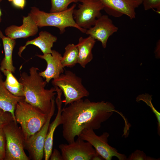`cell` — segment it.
Segmentation results:
<instances>
[{"instance_id":"29","label":"cell","mask_w":160,"mask_h":160,"mask_svg":"<svg viewBox=\"0 0 160 160\" xmlns=\"http://www.w3.org/2000/svg\"><path fill=\"white\" fill-rule=\"evenodd\" d=\"M15 7L23 9L25 5V0H14L11 2Z\"/></svg>"},{"instance_id":"31","label":"cell","mask_w":160,"mask_h":160,"mask_svg":"<svg viewBox=\"0 0 160 160\" xmlns=\"http://www.w3.org/2000/svg\"><path fill=\"white\" fill-rule=\"evenodd\" d=\"M4 157L0 152V160H4Z\"/></svg>"},{"instance_id":"12","label":"cell","mask_w":160,"mask_h":160,"mask_svg":"<svg viewBox=\"0 0 160 160\" xmlns=\"http://www.w3.org/2000/svg\"><path fill=\"white\" fill-rule=\"evenodd\" d=\"M118 30V28L108 15H102L97 19L93 26L87 29L85 33L100 41L103 47L105 48L109 37Z\"/></svg>"},{"instance_id":"21","label":"cell","mask_w":160,"mask_h":160,"mask_svg":"<svg viewBox=\"0 0 160 160\" xmlns=\"http://www.w3.org/2000/svg\"><path fill=\"white\" fill-rule=\"evenodd\" d=\"M78 50L77 45L69 44L65 47L61 63L63 67L72 68L78 63Z\"/></svg>"},{"instance_id":"14","label":"cell","mask_w":160,"mask_h":160,"mask_svg":"<svg viewBox=\"0 0 160 160\" xmlns=\"http://www.w3.org/2000/svg\"><path fill=\"white\" fill-rule=\"evenodd\" d=\"M38 31V27L29 15L23 16V24L20 26L14 25L7 27L4 33L11 39H15L20 38H26L36 35Z\"/></svg>"},{"instance_id":"27","label":"cell","mask_w":160,"mask_h":160,"mask_svg":"<svg viewBox=\"0 0 160 160\" xmlns=\"http://www.w3.org/2000/svg\"><path fill=\"white\" fill-rule=\"evenodd\" d=\"M6 146V138L3 128H0V152L5 157Z\"/></svg>"},{"instance_id":"8","label":"cell","mask_w":160,"mask_h":160,"mask_svg":"<svg viewBox=\"0 0 160 160\" xmlns=\"http://www.w3.org/2000/svg\"><path fill=\"white\" fill-rule=\"evenodd\" d=\"M77 9H74L73 18L76 24L80 27L88 29L93 26L97 18L102 14L101 11L104 6L98 0H79Z\"/></svg>"},{"instance_id":"26","label":"cell","mask_w":160,"mask_h":160,"mask_svg":"<svg viewBox=\"0 0 160 160\" xmlns=\"http://www.w3.org/2000/svg\"><path fill=\"white\" fill-rule=\"evenodd\" d=\"M142 4L145 10L155 9L160 13V0H142Z\"/></svg>"},{"instance_id":"10","label":"cell","mask_w":160,"mask_h":160,"mask_svg":"<svg viewBox=\"0 0 160 160\" xmlns=\"http://www.w3.org/2000/svg\"><path fill=\"white\" fill-rule=\"evenodd\" d=\"M59 148L63 160H92L97 153L89 143L79 137L72 143L60 144Z\"/></svg>"},{"instance_id":"25","label":"cell","mask_w":160,"mask_h":160,"mask_svg":"<svg viewBox=\"0 0 160 160\" xmlns=\"http://www.w3.org/2000/svg\"><path fill=\"white\" fill-rule=\"evenodd\" d=\"M127 160H157V159L147 156L143 151L136 150L129 156Z\"/></svg>"},{"instance_id":"1","label":"cell","mask_w":160,"mask_h":160,"mask_svg":"<svg viewBox=\"0 0 160 160\" xmlns=\"http://www.w3.org/2000/svg\"><path fill=\"white\" fill-rule=\"evenodd\" d=\"M114 112L124 118L109 102H95L88 99L75 101L62 108L63 137L68 143H72L83 130L100 129L102 124L108 120Z\"/></svg>"},{"instance_id":"2","label":"cell","mask_w":160,"mask_h":160,"mask_svg":"<svg viewBox=\"0 0 160 160\" xmlns=\"http://www.w3.org/2000/svg\"><path fill=\"white\" fill-rule=\"evenodd\" d=\"M39 70L37 68L31 67L29 74L23 72L18 81L23 86L24 100L48 114L51 110L52 100L57 94L56 90L55 87L45 89L47 83L39 75Z\"/></svg>"},{"instance_id":"13","label":"cell","mask_w":160,"mask_h":160,"mask_svg":"<svg viewBox=\"0 0 160 160\" xmlns=\"http://www.w3.org/2000/svg\"><path fill=\"white\" fill-rule=\"evenodd\" d=\"M36 55L45 60L47 63V67L45 70L39 72V74L43 78L45 79L47 83L52 79L58 78L63 73L64 67L61 63L62 56L58 51L52 50L50 53Z\"/></svg>"},{"instance_id":"19","label":"cell","mask_w":160,"mask_h":160,"mask_svg":"<svg viewBox=\"0 0 160 160\" xmlns=\"http://www.w3.org/2000/svg\"><path fill=\"white\" fill-rule=\"evenodd\" d=\"M4 52V56L0 64V70L2 72L7 70L15 72L16 68L13 65L12 53L16 45L15 39L4 36L1 39Z\"/></svg>"},{"instance_id":"16","label":"cell","mask_w":160,"mask_h":160,"mask_svg":"<svg viewBox=\"0 0 160 160\" xmlns=\"http://www.w3.org/2000/svg\"><path fill=\"white\" fill-rule=\"evenodd\" d=\"M57 39L56 36H54L47 31H41L39 33V36L36 38L28 41L25 45L19 48L18 54L20 57L21 54L26 47L30 44L33 45L39 48L43 54L50 53L52 50V48L54 43Z\"/></svg>"},{"instance_id":"3","label":"cell","mask_w":160,"mask_h":160,"mask_svg":"<svg viewBox=\"0 0 160 160\" xmlns=\"http://www.w3.org/2000/svg\"><path fill=\"white\" fill-rule=\"evenodd\" d=\"M76 4L74 3L70 7L61 12L47 13L33 7L28 14L32 17L38 27L51 26L58 28L60 34L64 33L65 28L73 27L85 33L87 29L79 27L73 18V12Z\"/></svg>"},{"instance_id":"23","label":"cell","mask_w":160,"mask_h":160,"mask_svg":"<svg viewBox=\"0 0 160 160\" xmlns=\"http://www.w3.org/2000/svg\"><path fill=\"white\" fill-rule=\"evenodd\" d=\"M79 0H51L50 12H56L64 11L68 9L69 5L72 3H76Z\"/></svg>"},{"instance_id":"4","label":"cell","mask_w":160,"mask_h":160,"mask_svg":"<svg viewBox=\"0 0 160 160\" xmlns=\"http://www.w3.org/2000/svg\"><path fill=\"white\" fill-rule=\"evenodd\" d=\"M14 114L17 123L20 125L25 141L40 130L46 122L48 115L28 103L24 99L17 104Z\"/></svg>"},{"instance_id":"5","label":"cell","mask_w":160,"mask_h":160,"mask_svg":"<svg viewBox=\"0 0 160 160\" xmlns=\"http://www.w3.org/2000/svg\"><path fill=\"white\" fill-rule=\"evenodd\" d=\"M52 82L54 87H58L63 92L65 106L89 95L82 83L81 78L69 70L65 71Z\"/></svg>"},{"instance_id":"28","label":"cell","mask_w":160,"mask_h":160,"mask_svg":"<svg viewBox=\"0 0 160 160\" xmlns=\"http://www.w3.org/2000/svg\"><path fill=\"white\" fill-rule=\"evenodd\" d=\"M49 159L50 160H63L61 154L56 149H54L52 151Z\"/></svg>"},{"instance_id":"17","label":"cell","mask_w":160,"mask_h":160,"mask_svg":"<svg viewBox=\"0 0 160 160\" xmlns=\"http://www.w3.org/2000/svg\"><path fill=\"white\" fill-rule=\"evenodd\" d=\"M3 78L0 71V108L11 113L16 121L14 111L16 105L20 101L24 99V97H17L10 92L5 87Z\"/></svg>"},{"instance_id":"15","label":"cell","mask_w":160,"mask_h":160,"mask_svg":"<svg viewBox=\"0 0 160 160\" xmlns=\"http://www.w3.org/2000/svg\"><path fill=\"white\" fill-rule=\"evenodd\" d=\"M55 87L56 89L57 94L55 102L57 105V112L55 119L49 124L46 137L44 148V156L45 160H48L49 159L52 151L53 136L55 131L56 128L61 124V114L63 102L61 95L62 92L58 87Z\"/></svg>"},{"instance_id":"18","label":"cell","mask_w":160,"mask_h":160,"mask_svg":"<svg viewBox=\"0 0 160 160\" xmlns=\"http://www.w3.org/2000/svg\"><path fill=\"white\" fill-rule=\"evenodd\" d=\"M96 40L92 36L86 38H79L77 45L78 50V63L82 68H85L86 65L93 59L92 49Z\"/></svg>"},{"instance_id":"7","label":"cell","mask_w":160,"mask_h":160,"mask_svg":"<svg viewBox=\"0 0 160 160\" xmlns=\"http://www.w3.org/2000/svg\"><path fill=\"white\" fill-rule=\"evenodd\" d=\"M109 134L104 132L100 136L97 135L92 129H85L78 137L89 143L96 152L104 159L111 160L113 157H116L119 160H126L127 158L124 154L118 152L115 148L111 146L108 143Z\"/></svg>"},{"instance_id":"30","label":"cell","mask_w":160,"mask_h":160,"mask_svg":"<svg viewBox=\"0 0 160 160\" xmlns=\"http://www.w3.org/2000/svg\"><path fill=\"white\" fill-rule=\"evenodd\" d=\"M2 0H0V3ZM2 13L1 10L0 8V23L1 21V16ZM4 36L3 35L2 32L0 29V39H2Z\"/></svg>"},{"instance_id":"20","label":"cell","mask_w":160,"mask_h":160,"mask_svg":"<svg viewBox=\"0 0 160 160\" xmlns=\"http://www.w3.org/2000/svg\"><path fill=\"white\" fill-rule=\"evenodd\" d=\"M2 72L6 76L4 84L8 91L15 96L24 97L23 85L13 75V73L7 70Z\"/></svg>"},{"instance_id":"6","label":"cell","mask_w":160,"mask_h":160,"mask_svg":"<svg viewBox=\"0 0 160 160\" xmlns=\"http://www.w3.org/2000/svg\"><path fill=\"white\" fill-rule=\"evenodd\" d=\"M6 138L5 160H29L24 151L25 141L21 127L13 121L3 128Z\"/></svg>"},{"instance_id":"9","label":"cell","mask_w":160,"mask_h":160,"mask_svg":"<svg viewBox=\"0 0 160 160\" xmlns=\"http://www.w3.org/2000/svg\"><path fill=\"white\" fill-rule=\"evenodd\" d=\"M55 103L54 98L47 120L41 129L25 141V149L28 151L30 158L32 160H41L43 157L45 141L50 120L55 112Z\"/></svg>"},{"instance_id":"11","label":"cell","mask_w":160,"mask_h":160,"mask_svg":"<svg viewBox=\"0 0 160 160\" xmlns=\"http://www.w3.org/2000/svg\"><path fill=\"white\" fill-rule=\"evenodd\" d=\"M106 12L116 17L123 15L132 20L136 17V9L142 4V0H98Z\"/></svg>"},{"instance_id":"24","label":"cell","mask_w":160,"mask_h":160,"mask_svg":"<svg viewBox=\"0 0 160 160\" xmlns=\"http://www.w3.org/2000/svg\"><path fill=\"white\" fill-rule=\"evenodd\" d=\"M13 121L16 122L11 113L0 108V128H3Z\"/></svg>"},{"instance_id":"32","label":"cell","mask_w":160,"mask_h":160,"mask_svg":"<svg viewBox=\"0 0 160 160\" xmlns=\"http://www.w3.org/2000/svg\"><path fill=\"white\" fill-rule=\"evenodd\" d=\"M9 2H12L14 0H8Z\"/></svg>"},{"instance_id":"22","label":"cell","mask_w":160,"mask_h":160,"mask_svg":"<svg viewBox=\"0 0 160 160\" xmlns=\"http://www.w3.org/2000/svg\"><path fill=\"white\" fill-rule=\"evenodd\" d=\"M152 95L148 94H143L139 95L136 98V101L137 102L142 101L145 102L151 108L153 112L156 116L157 121V130L158 135L160 136V113L154 107L151 100Z\"/></svg>"}]
</instances>
